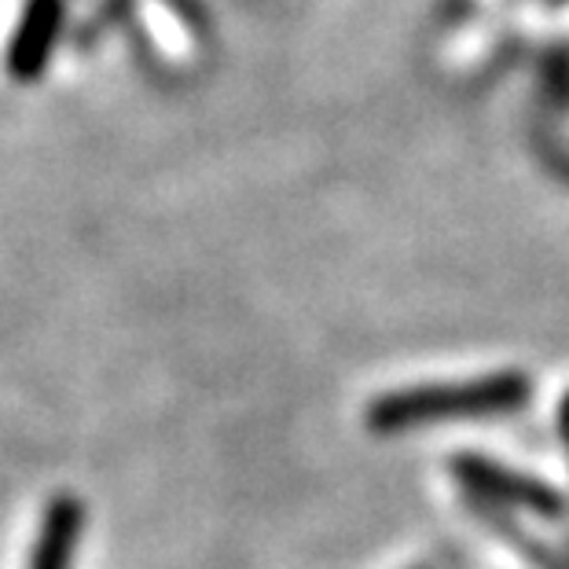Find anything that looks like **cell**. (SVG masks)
<instances>
[{"label": "cell", "instance_id": "cell-3", "mask_svg": "<svg viewBox=\"0 0 569 569\" xmlns=\"http://www.w3.org/2000/svg\"><path fill=\"white\" fill-rule=\"evenodd\" d=\"M63 19H67L63 0H27L19 27L8 41L4 67H8L11 81L30 84L41 78V70L48 67L52 48L59 41V30H63Z\"/></svg>", "mask_w": 569, "mask_h": 569}, {"label": "cell", "instance_id": "cell-2", "mask_svg": "<svg viewBox=\"0 0 569 569\" xmlns=\"http://www.w3.org/2000/svg\"><path fill=\"white\" fill-rule=\"evenodd\" d=\"M452 475L463 481L470 492L486 496V500L526 507V511L543 515V518L562 515V496L551 486H543V481H537V478L515 475V470H507V467H496V463H489V459L459 456L452 463Z\"/></svg>", "mask_w": 569, "mask_h": 569}, {"label": "cell", "instance_id": "cell-1", "mask_svg": "<svg viewBox=\"0 0 569 569\" xmlns=\"http://www.w3.org/2000/svg\"><path fill=\"white\" fill-rule=\"evenodd\" d=\"M526 397H529V379L515 371L489 375V379H470V382L416 386V390L379 397L368 408V427L375 433H401L411 427H422V422L500 416V411L522 408Z\"/></svg>", "mask_w": 569, "mask_h": 569}, {"label": "cell", "instance_id": "cell-4", "mask_svg": "<svg viewBox=\"0 0 569 569\" xmlns=\"http://www.w3.org/2000/svg\"><path fill=\"white\" fill-rule=\"evenodd\" d=\"M81 529H84V507L78 496H67V492L56 496L41 515L30 569H70L78 540H81Z\"/></svg>", "mask_w": 569, "mask_h": 569}]
</instances>
